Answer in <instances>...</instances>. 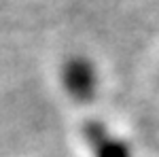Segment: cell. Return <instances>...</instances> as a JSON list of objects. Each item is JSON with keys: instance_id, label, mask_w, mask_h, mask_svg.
Wrapping results in <instances>:
<instances>
[{"instance_id": "obj_1", "label": "cell", "mask_w": 159, "mask_h": 157, "mask_svg": "<svg viewBox=\"0 0 159 157\" xmlns=\"http://www.w3.org/2000/svg\"><path fill=\"white\" fill-rule=\"evenodd\" d=\"M61 81H64L66 91L76 100H91L96 91V83H98L91 62L83 58H72L66 62L61 70Z\"/></svg>"}, {"instance_id": "obj_2", "label": "cell", "mask_w": 159, "mask_h": 157, "mask_svg": "<svg viewBox=\"0 0 159 157\" xmlns=\"http://www.w3.org/2000/svg\"><path fill=\"white\" fill-rule=\"evenodd\" d=\"M87 142L93 151V157H132L129 146L125 145L123 140L110 136L106 132V127L98 123V121H89L83 127Z\"/></svg>"}]
</instances>
